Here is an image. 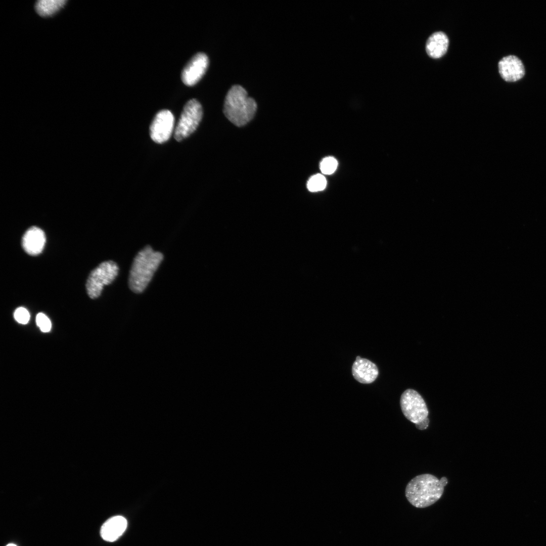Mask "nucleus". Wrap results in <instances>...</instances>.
Wrapping results in <instances>:
<instances>
[{
  "label": "nucleus",
  "instance_id": "obj_1",
  "mask_svg": "<svg viewBox=\"0 0 546 546\" xmlns=\"http://www.w3.org/2000/svg\"><path fill=\"white\" fill-rule=\"evenodd\" d=\"M447 479L440 480L430 474H423L413 478L407 484L405 496L408 502L418 508L429 507L442 496Z\"/></svg>",
  "mask_w": 546,
  "mask_h": 546
},
{
  "label": "nucleus",
  "instance_id": "obj_2",
  "mask_svg": "<svg viewBox=\"0 0 546 546\" xmlns=\"http://www.w3.org/2000/svg\"><path fill=\"white\" fill-rule=\"evenodd\" d=\"M163 258V254L154 251L150 246L139 252L133 259L128 278L129 287L132 292L140 293L146 289Z\"/></svg>",
  "mask_w": 546,
  "mask_h": 546
},
{
  "label": "nucleus",
  "instance_id": "obj_3",
  "mask_svg": "<svg viewBox=\"0 0 546 546\" xmlns=\"http://www.w3.org/2000/svg\"><path fill=\"white\" fill-rule=\"evenodd\" d=\"M257 110L255 101L248 96L239 85L233 86L225 96L223 112L226 117L237 126H242L254 117Z\"/></svg>",
  "mask_w": 546,
  "mask_h": 546
},
{
  "label": "nucleus",
  "instance_id": "obj_4",
  "mask_svg": "<svg viewBox=\"0 0 546 546\" xmlns=\"http://www.w3.org/2000/svg\"><path fill=\"white\" fill-rule=\"evenodd\" d=\"M401 411L404 417L414 423L421 430L426 429L429 425V411L422 396L412 389L405 390L400 399Z\"/></svg>",
  "mask_w": 546,
  "mask_h": 546
},
{
  "label": "nucleus",
  "instance_id": "obj_5",
  "mask_svg": "<svg viewBox=\"0 0 546 546\" xmlns=\"http://www.w3.org/2000/svg\"><path fill=\"white\" fill-rule=\"evenodd\" d=\"M119 268L114 261L108 260L100 263L92 271L87 279L86 288L89 297L98 298L104 286L111 284L116 278Z\"/></svg>",
  "mask_w": 546,
  "mask_h": 546
},
{
  "label": "nucleus",
  "instance_id": "obj_6",
  "mask_svg": "<svg viewBox=\"0 0 546 546\" xmlns=\"http://www.w3.org/2000/svg\"><path fill=\"white\" fill-rule=\"evenodd\" d=\"M202 115V108L198 100L192 99L188 101L174 129L175 139L180 141L191 134L198 126Z\"/></svg>",
  "mask_w": 546,
  "mask_h": 546
},
{
  "label": "nucleus",
  "instance_id": "obj_7",
  "mask_svg": "<svg viewBox=\"0 0 546 546\" xmlns=\"http://www.w3.org/2000/svg\"><path fill=\"white\" fill-rule=\"evenodd\" d=\"M174 127V117L171 112L164 109L155 116L150 126V135L157 144H163L170 138Z\"/></svg>",
  "mask_w": 546,
  "mask_h": 546
},
{
  "label": "nucleus",
  "instance_id": "obj_8",
  "mask_svg": "<svg viewBox=\"0 0 546 546\" xmlns=\"http://www.w3.org/2000/svg\"><path fill=\"white\" fill-rule=\"evenodd\" d=\"M208 64L209 59L205 53L200 52L194 55L182 71L184 83L188 86L197 83L205 74Z\"/></svg>",
  "mask_w": 546,
  "mask_h": 546
},
{
  "label": "nucleus",
  "instance_id": "obj_9",
  "mask_svg": "<svg viewBox=\"0 0 546 546\" xmlns=\"http://www.w3.org/2000/svg\"><path fill=\"white\" fill-rule=\"evenodd\" d=\"M498 67L501 77L506 81L519 80L525 74L522 61L515 56L510 55L502 58L498 62Z\"/></svg>",
  "mask_w": 546,
  "mask_h": 546
},
{
  "label": "nucleus",
  "instance_id": "obj_10",
  "mask_svg": "<svg viewBox=\"0 0 546 546\" xmlns=\"http://www.w3.org/2000/svg\"><path fill=\"white\" fill-rule=\"evenodd\" d=\"M354 378L362 384H370L377 379L379 370L376 364L363 358L356 359L352 366Z\"/></svg>",
  "mask_w": 546,
  "mask_h": 546
},
{
  "label": "nucleus",
  "instance_id": "obj_11",
  "mask_svg": "<svg viewBox=\"0 0 546 546\" xmlns=\"http://www.w3.org/2000/svg\"><path fill=\"white\" fill-rule=\"evenodd\" d=\"M45 243L44 233L36 226H32L27 230L22 240L24 250L31 255L40 254L43 250Z\"/></svg>",
  "mask_w": 546,
  "mask_h": 546
},
{
  "label": "nucleus",
  "instance_id": "obj_12",
  "mask_svg": "<svg viewBox=\"0 0 546 546\" xmlns=\"http://www.w3.org/2000/svg\"><path fill=\"white\" fill-rule=\"evenodd\" d=\"M127 524L126 519L121 516L112 517L102 526L101 536L107 541H114L125 531Z\"/></svg>",
  "mask_w": 546,
  "mask_h": 546
},
{
  "label": "nucleus",
  "instance_id": "obj_13",
  "mask_svg": "<svg viewBox=\"0 0 546 546\" xmlns=\"http://www.w3.org/2000/svg\"><path fill=\"white\" fill-rule=\"evenodd\" d=\"M448 43V38L444 32H435L427 39L426 44V52L432 58H439L446 52Z\"/></svg>",
  "mask_w": 546,
  "mask_h": 546
},
{
  "label": "nucleus",
  "instance_id": "obj_14",
  "mask_svg": "<svg viewBox=\"0 0 546 546\" xmlns=\"http://www.w3.org/2000/svg\"><path fill=\"white\" fill-rule=\"evenodd\" d=\"M66 2L64 0H40L36 3V11L40 16H51L62 8Z\"/></svg>",
  "mask_w": 546,
  "mask_h": 546
},
{
  "label": "nucleus",
  "instance_id": "obj_15",
  "mask_svg": "<svg viewBox=\"0 0 546 546\" xmlns=\"http://www.w3.org/2000/svg\"><path fill=\"white\" fill-rule=\"evenodd\" d=\"M327 180L325 176L321 174L312 176L308 180L307 188L312 192L322 191L326 187Z\"/></svg>",
  "mask_w": 546,
  "mask_h": 546
},
{
  "label": "nucleus",
  "instance_id": "obj_16",
  "mask_svg": "<svg viewBox=\"0 0 546 546\" xmlns=\"http://www.w3.org/2000/svg\"><path fill=\"white\" fill-rule=\"evenodd\" d=\"M338 165L337 161L333 157L324 158L320 163L322 172L325 174H331L334 172Z\"/></svg>",
  "mask_w": 546,
  "mask_h": 546
},
{
  "label": "nucleus",
  "instance_id": "obj_17",
  "mask_svg": "<svg viewBox=\"0 0 546 546\" xmlns=\"http://www.w3.org/2000/svg\"><path fill=\"white\" fill-rule=\"evenodd\" d=\"M37 326L42 332H49L52 327L51 321L44 313H38L36 316Z\"/></svg>",
  "mask_w": 546,
  "mask_h": 546
},
{
  "label": "nucleus",
  "instance_id": "obj_18",
  "mask_svg": "<svg viewBox=\"0 0 546 546\" xmlns=\"http://www.w3.org/2000/svg\"><path fill=\"white\" fill-rule=\"evenodd\" d=\"M14 316L15 320L21 324H26L30 319L28 311L23 307H18L15 310Z\"/></svg>",
  "mask_w": 546,
  "mask_h": 546
},
{
  "label": "nucleus",
  "instance_id": "obj_19",
  "mask_svg": "<svg viewBox=\"0 0 546 546\" xmlns=\"http://www.w3.org/2000/svg\"><path fill=\"white\" fill-rule=\"evenodd\" d=\"M7 546H17V545L14 544H13V543H10V544H8Z\"/></svg>",
  "mask_w": 546,
  "mask_h": 546
},
{
  "label": "nucleus",
  "instance_id": "obj_20",
  "mask_svg": "<svg viewBox=\"0 0 546 546\" xmlns=\"http://www.w3.org/2000/svg\"><path fill=\"white\" fill-rule=\"evenodd\" d=\"M361 358V357H360V356L358 355V356H357L356 357V359H359V358Z\"/></svg>",
  "mask_w": 546,
  "mask_h": 546
}]
</instances>
